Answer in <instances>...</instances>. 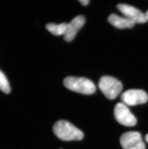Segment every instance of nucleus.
I'll list each match as a JSON object with an SVG mask.
<instances>
[{
  "mask_svg": "<svg viewBox=\"0 0 148 149\" xmlns=\"http://www.w3.org/2000/svg\"><path fill=\"white\" fill-rule=\"evenodd\" d=\"M55 135L64 141H80L84 137V134L75 126L65 120H59L53 127Z\"/></svg>",
  "mask_w": 148,
  "mask_h": 149,
  "instance_id": "nucleus-1",
  "label": "nucleus"
},
{
  "mask_svg": "<svg viewBox=\"0 0 148 149\" xmlns=\"http://www.w3.org/2000/svg\"><path fill=\"white\" fill-rule=\"evenodd\" d=\"M64 86L69 90L84 95H91L96 90L91 81L84 77L68 76L64 80Z\"/></svg>",
  "mask_w": 148,
  "mask_h": 149,
  "instance_id": "nucleus-2",
  "label": "nucleus"
},
{
  "mask_svg": "<svg viewBox=\"0 0 148 149\" xmlns=\"http://www.w3.org/2000/svg\"><path fill=\"white\" fill-rule=\"evenodd\" d=\"M98 86L105 97L109 100H115L121 92L123 85L120 81L112 76H102Z\"/></svg>",
  "mask_w": 148,
  "mask_h": 149,
  "instance_id": "nucleus-3",
  "label": "nucleus"
},
{
  "mask_svg": "<svg viewBox=\"0 0 148 149\" xmlns=\"http://www.w3.org/2000/svg\"><path fill=\"white\" fill-rule=\"evenodd\" d=\"M114 116L116 121L126 127H133L137 124V119L132 113L127 106L118 103L114 109Z\"/></svg>",
  "mask_w": 148,
  "mask_h": 149,
  "instance_id": "nucleus-4",
  "label": "nucleus"
},
{
  "mask_svg": "<svg viewBox=\"0 0 148 149\" xmlns=\"http://www.w3.org/2000/svg\"><path fill=\"white\" fill-rule=\"evenodd\" d=\"M120 141L124 149H146L141 134L137 131H129L123 134Z\"/></svg>",
  "mask_w": 148,
  "mask_h": 149,
  "instance_id": "nucleus-5",
  "label": "nucleus"
},
{
  "mask_svg": "<svg viewBox=\"0 0 148 149\" xmlns=\"http://www.w3.org/2000/svg\"><path fill=\"white\" fill-rule=\"evenodd\" d=\"M122 103L126 105L132 106L147 102L148 95L141 89H129L124 92L121 96Z\"/></svg>",
  "mask_w": 148,
  "mask_h": 149,
  "instance_id": "nucleus-6",
  "label": "nucleus"
},
{
  "mask_svg": "<svg viewBox=\"0 0 148 149\" xmlns=\"http://www.w3.org/2000/svg\"><path fill=\"white\" fill-rule=\"evenodd\" d=\"M118 10L126 18L131 20L135 23H144L147 21L145 14L133 6L124 3H120L117 6Z\"/></svg>",
  "mask_w": 148,
  "mask_h": 149,
  "instance_id": "nucleus-7",
  "label": "nucleus"
},
{
  "mask_svg": "<svg viewBox=\"0 0 148 149\" xmlns=\"http://www.w3.org/2000/svg\"><path fill=\"white\" fill-rule=\"evenodd\" d=\"M85 23L84 16L80 15L73 18L69 23H67V29L64 35V39L68 42L74 39L77 33L82 28Z\"/></svg>",
  "mask_w": 148,
  "mask_h": 149,
  "instance_id": "nucleus-8",
  "label": "nucleus"
},
{
  "mask_svg": "<svg viewBox=\"0 0 148 149\" xmlns=\"http://www.w3.org/2000/svg\"><path fill=\"white\" fill-rule=\"evenodd\" d=\"M108 21L114 27L120 29L132 28L135 24L133 21L126 17H120L115 14L110 15L108 18Z\"/></svg>",
  "mask_w": 148,
  "mask_h": 149,
  "instance_id": "nucleus-9",
  "label": "nucleus"
},
{
  "mask_svg": "<svg viewBox=\"0 0 148 149\" xmlns=\"http://www.w3.org/2000/svg\"><path fill=\"white\" fill-rule=\"evenodd\" d=\"M67 27V23H62L57 25L54 23H49L46 26L47 30L55 36L64 35L66 31Z\"/></svg>",
  "mask_w": 148,
  "mask_h": 149,
  "instance_id": "nucleus-10",
  "label": "nucleus"
},
{
  "mask_svg": "<svg viewBox=\"0 0 148 149\" xmlns=\"http://www.w3.org/2000/svg\"><path fill=\"white\" fill-rule=\"evenodd\" d=\"M0 90L6 94H8L11 91L10 84L7 78L3 72L0 70Z\"/></svg>",
  "mask_w": 148,
  "mask_h": 149,
  "instance_id": "nucleus-11",
  "label": "nucleus"
},
{
  "mask_svg": "<svg viewBox=\"0 0 148 149\" xmlns=\"http://www.w3.org/2000/svg\"><path fill=\"white\" fill-rule=\"evenodd\" d=\"M80 1L84 6H87L89 3V0H80Z\"/></svg>",
  "mask_w": 148,
  "mask_h": 149,
  "instance_id": "nucleus-12",
  "label": "nucleus"
},
{
  "mask_svg": "<svg viewBox=\"0 0 148 149\" xmlns=\"http://www.w3.org/2000/svg\"><path fill=\"white\" fill-rule=\"evenodd\" d=\"M146 17L147 19V21H148V11L146 12V13H145Z\"/></svg>",
  "mask_w": 148,
  "mask_h": 149,
  "instance_id": "nucleus-13",
  "label": "nucleus"
},
{
  "mask_svg": "<svg viewBox=\"0 0 148 149\" xmlns=\"http://www.w3.org/2000/svg\"><path fill=\"white\" fill-rule=\"evenodd\" d=\"M145 139L146 141L148 143V134H147V135H146Z\"/></svg>",
  "mask_w": 148,
  "mask_h": 149,
  "instance_id": "nucleus-14",
  "label": "nucleus"
}]
</instances>
